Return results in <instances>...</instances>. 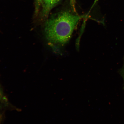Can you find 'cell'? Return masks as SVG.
Returning a JSON list of instances; mask_svg holds the SVG:
<instances>
[{
  "label": "cell",
  "instance_id": "obj_1",
  "mask_svg": "<svg viewBox=\"0 0 124 124\" xmlns=\"http://www.w3.org/2000/svg\"><path fill=\"white\" fill-rule=\"evenodd\" d=\"M85 17L65 11L58 12L47 20L45 32L51 46L57 49L64 46L70 39L79 22Z\"/></svg>",
  "mask_w": 124,
  "mask_h": 124
},
{
  "label": "cell",
  "instance_id": "obj_2",
  "mask_svg": "<svg viewBox=\"0 0 124 124\" xmlns=\"http://www.w3.org/2000/svg\"><path fill=\"white\" fill-rule=\"evenodd\" d=\"M61 0H41L42 14L43 16L46 17L51 10L58 4Z\"/></svg>",
  "mask_w": 124,
  "mask_h": 124
},
{
  "label": "cell",
  "instance_id": "obj_3",
  "mask_svg": "<svg viewBox=\"0 0 124 124\" xmlns=\"http://www.w3.org/2000/svg\"><path fill=\"white\" fill-rule=\"evenodd\" d=\"M41 0H36V10L38 11L39 8V7L41 4Z\"/></svg>",
  "mask_w": 124,
  "mask_h": 124
},
{
  "label": "cell",
  "instance_id": "obj_4",
  "mask_svg": "<svg viewBox=\"0 0 124 124\" xmlns=\"http://www.w3.org/2000/svg\"><path fill=\"white\" fill-rule=\"evenodd\" d=\"M121 72L122 75L123 76L124 78V65L123 66V67L122 68L121 71Z\"/></svg>",
  "mask_w": 124,
  "mask_h": 124
},
{
  "label": "cell",
  "instance_id": "obj_5",
  "mask_svg": "<svg viewBox=\"0 0 124 124\" xmlns=\"http://www.w3.org/2000/svg\"><path fill=\"white\" fill-rule=\"evenodd\" d=\"M3 98L2 94L1 92V90L0 89V100H2L3 99Z\"/></svg>",
  "mask_w": 124,
  "mask_h": 124
},
{
  "label": "cell",
  "instance_id": "obj_6",
  "mask_svg": "<svg viewBox=\"0 0 124 124\" xmlns=\"http://www.w3.org/2000/svg\"><path fill=\"white\" fill-rule=\"evenodd\" d=\"M98 0H94V4L93 5L94 6V5L97 2V1Z\"/></svg>",
  "mask_w": 124,
  "mask_h": 124
}]
</instances>
